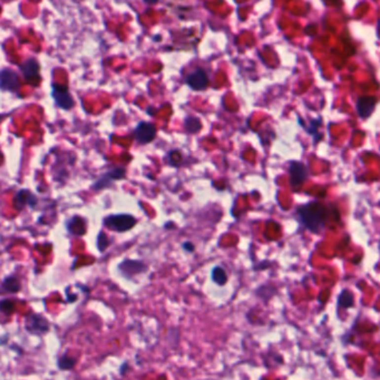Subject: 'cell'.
I'll use <instances>...</instances> for the list:
<instances>
[{"instance_id":"obj_1","label":"cell","mask_w":380,"mask_h":380,"mask_svg":"<svg viewBox=\"0 0 380 380\" xmlns=\"http://www.w3.org/2000/svg\"><path fill=\"white\" fill-rule=\"evenodd\" d=\"M297 214L302 225L312 233H320L326 228L327 210L317 201L299 207Z\"/></svg>"},{"instance_id":"obj_2","label":"cell","mask_w":380,"mask_h":380,"mask_svg":"<svg viewBox=\"0 0 380 380\" xmlns=\"http://www.w3.org/2000/svg\"><path fill=\"white\" fill-rule=\"evenodd\" d=\"M138 223V220L133 215L122 213V214H112L104 219V225L109 230L116 232H126L133 229Z\"/></svg>"},{"instance_id":"obj_3","label":"cell","mask_w":380,"mask_h":380,"mask_svg":"<svg viewBox=\"0 0 380 380\" xmlns=\"http://www.w3.org/2000/svg\"><path fill=\"white\" fill-rule=\"evenodd\" d=\"M49 321L39 313H29L25 319V328L33 335H44L49 331Z\"/></svg>"},{"instance_id":"obj_4","label":"cell","mask_w":380,"mask_h":380,"mask_svg":"<svg viewBox=\"0 0 380 380\" xmlns=\"http://www.w3.org/2000/svg\"><path fill=\"white\" fill-rule=\"evenodd\" d=\"M52 96L55 103L59 108L65 110H69L74 106L75 102L69 93V89L66 85L62 84H53L52 85Z\"/></svg>"},{"instance_id":"obj_5","label":"cell","mask_w":380,"mask_h":380,"mask_svg":"<svg viewBox=\"0 0 380 380\" xmlns=\"http://www.w3.org/2000/svg\"><path fill=\"white\" fill-rule=\"evenodd\" d=\"M19 69L23 74L25 80L37 86L40 80V65L35 58H29L26 62L19 65Z\"/></svg>"},{"instance_id":"obj_6","label":"cell","mask_w":380,"mask_h":380,"mask_svg":"<svg viewBox=\"0 0 380 380\" xmlns=\"http://www.w3.org/2000/svg\"><path fill=\"white\" fill-rule=\"evenodd\" d=\"M289 174H290V184L292 189L296 191L297 187L301 186L308 178V169L307 166L299 161H292L289 164Z\"/></svg>"},{"instance_id":"obj_7","label":"cell","mask_w":380,"mask_h":380,"mask_svg":"<svg viewBox=\"0 0 380 380\" xmlns=\"http://www.w3.org/2000/svg\"><path fill=\"white\" fill-rule=\"evenodd\" d=\"M20 88L19 76L10 68L0 69V89L3 92L17 93Z\"/></svg>"},{"instance_id":"obj_8","label":"cell","mask_w":380,"mask_h":380,"mask_svg":"<svg viewBox=\"0 0 380 380\" xmlns=\"http://www.w3.org/2000/svg\"><path fill=\"white\" fill-rule=\"evenodd\" d=\"M156 126L149 122H139L134 130V138L139 144L146 145L156 138Z\"/></svg>"},{"instance_id":"obj_9","label":"cell","mask_w":380,"mask_h":380,"mask_svg":"<svg viewBox=\"0 0 380 380\" xmlns=\"http://www.w3.org/2000/svg\"><path fill=\"white\" fill-rule=\"evenodd\" d=\"M186 84L193 91H204L208 86V76L202 68H196L186 77Z\"/></svg>"},{"instance_id":"obj_10","label":"cell","mask_w":380,"mask_h":380,"mask_svg":"<svg viewBox=\"0 0 380 380\" xmlns=\"http://www.w3.org/2000/svg\"><path fill=\"white\" fill-rule=\"evenodd\" d=\"M125 173L126 172H125V169L124 168H117V169L110 170V171H108L107 173L102 175V176L98 178L95 184L93 185V187L95 190L105 189V187H107L112 182L117 181V180H122V178L125 176Z\"/></svg>"},{"instance_id":"obj_11","label":"cell","mask_w":380,"mask_h":380,"mask_svg":"<svg viewBox=\"0 0 380 380\" xmlns=\"http://www.w3.org/2000/svg\"><path fill=\"white\" fill-rule=\"evenodd\" d=\"M376 104H377V100L375 97L371 96H364L359 97L357 101V112L359 117L362 119L369 118V116L375 110Z\"/></svg>"},{"instance_id":"obj_12","label":"cell","mask_w":380,"mask_h":380,"mask_svg":"<svg viewBox=\"0 0 380 380\" xmlns=\"http://www.w3.org/2000/svg\"><path fill=\"white\" fill-rule=\"evenodd\" d=\"M37 203V200L31 191L28 190H20L18 193L16 194L15 198V207L17 210L21 211L26 207H35Z\"/></svg>"},{"instance_id":"obj_13","label":"cell","mask_w":380,"mask_h":380,"mask_svg":"<svg viewBox=\"0 0 380 380\" xmlns=\"http://www.w3.org/2000/svg\"><path fill=\"white\" fill-rule=\"evenodd\" d=\"M119 270L122 271L123 275L131 277L134 275H138L146 270V266L140 261H133V260H125L118 267Z\"/></svg>"},{"instance_id":"obj_14","label":"cell","mask_w":380,"mask_h":380,"mask_svg":"<svg viewBox=\"0 0 380 380\" xmlns=\"http://www.w3.org/2000/svg\"><path fill=\"white\" fill-rule=\"evenodd\" d=\"M67 229L74 236H83L86 232V222L79 216H74L68 221Z\"/></svg>"},{"instance_id":"obj_15","label":"cell","mask_w":380,"mask_h":380,"mask_svg":"<svg viewBox=\"0 0 380 380\" xmlns=\"http://www.w3.org/2000/svg\"><path fill=\"white\" fill-rule=\"evenodd\" d=\"M0 290H1L2 292L8 293L19 292L21 290V281L19 280V277H17L16 276H7L6 279L2 281Z\"/></svg>"},{"instance_id":"obj_16","label":"cell","mask_w":380,"mask_h":380,"mask_svg":"<svg viewBox=\"0 0 380 380\" xmlns=\"http://www.w3.org/2000/svg\"><path fill=\"white\" fill-rule=\"evenodd\" d=\"M184 127H185V131L187 132V133L195 134V133H198V132H200L201 129H202V124H201V121L198 117L187 116L184 119Z\"/></svg>"},{"instance_id":"obj_17","label":"cell","mask_w":380,"mask_h":380,"mask_svg":"<svg viewBox=\"0 0 380 380\" xmlns=\"http://www.w3.org/2000/svg\"><path fill=\"white\" fill-rule=\"evenodd\" d=\"M211 276H212L213 282L219 285H224L226 283V281H228V275H226L224 269L221 267H215L213 269L211 272Z\"/></svg>"},{"instance_id":"obj_18","label":"cell","mask_w":380,"mask_h":380,"mask_svg":"<svg viewBox=\"0 0 380 380\" xmlns=\"http://www.w3.org/2000/svg\"><path fill=\"white\" fill-rule=\"evenodd\" d=\"M77 364L76 358L69 356V354H63V356L58 359V367L62 370H70Z\"/></svg>"},{"instance_id":"obj_19","label":"cell","mask_w":380,"mask_h":380,"mask_svg":"<svg viewBox=\"0 0 380 380\" xmlns=\"http://www.w3.org/2000/svg\"><path fill=\"white\" fill-rule=\"evenodd\" d=\"M321 124H322V121L320 117L317 119H311V122H310V125L308 127V133L313 136L314 142H319V140L321 139V138L319 136L320 133L318 132L319 127L321 126Z\"/></svg>"},{"instance_id":"obj_20","label":"cell","mask_w":380,"mask_h":380,"mask_svg":"<svg viewBox=\"0 0 380 380\" xmlns=\"http://www.w3.org/2000/svg\"><path fill=\"white\" fill-rule=\"evenodd\" d=\"M353 305V296L351 292H349L348 290H344L343 293L340 294L339 300H338V306L339 307H344V308H349Z\"/></svg>"},{"instance_id":"obj_21","label":"cell","mask_w":380,"mask_h":380,"mask_svg":"<svg viewBox=\"0 0 380 380\" xmlns=\"http://www.w3.org/2000/svg\"><path fill=\"white\" fill-rule=\"evenodd\" d=\"M15 311V302L9 299L0 300V312L5 314H11Z\"/></svg>"},{"instance_id":"obj_22","label":"cell","mask_w":380,"mask_h":380,"mask_svg":"<svg viewBox=\"0 0 380 380\" xmlns=\"http://www.w3.org/2000/svg\"><path fill=\"white\" fill-rule=\"evenodd\" d=\"M108 245H109L108 238L106 237V234L104 232H100V234H98V238H97L98 251L104 252L106 250V247H107Z\"/></svg>"},{"instance_id":"obj_23","label":"cell","mask_w":380,"mask_h":380,"mask_svg":"<svg viewBox=\"0 0 380 380\" xmlns=\"http://www.w3.org/2000/svg\"><path fill=\"white\" fill-rule=\"evenodd\" d=\"M183 249L186 250L187 252H193L195 249V246H194V244H192V243H190V242H185L184 244H183Z\"/></svg>"}]
</instances>
